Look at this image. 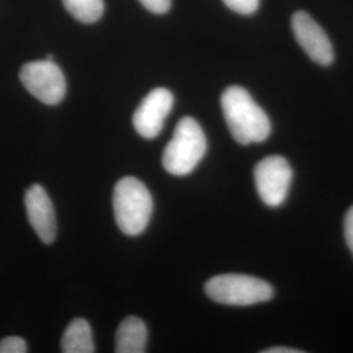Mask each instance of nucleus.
<instances>
[{
    "label": "nucleus",
    "instance_id": "obj_13",
    "mask_svg": "<svg viewBox=\"0 0 353 353\" xmlns=\"http://www.w3.org/2000/svg\"><path fill=\"white\" fill-rule=\"evenodd\" d=\"M228 8L240 14H252L259 7V0H223Z\"/></svg>",
    "mask_w": 353,
    "mask_h": 353
},
{
    "label": "nucleus",
    "instance_id": "obj_11",
    "mask_svg": "<svg viewBox=\"0 0 353 353\" xmlns=\"http://www.w3.org/2000/svg\"><path fill=\"white\" fill-rule=\"evenodd\" d=\"M61 347L64 353L94 352L92 330L88 322L83 318H75L65 328Z\"/></svg>",
    "mask_w": 353,
    "mask_h": 353
},
{
    "label": "nucleus",
    "instance_id": "obj_12",
    "mask_svg": "<svg viewBox=\"0 0 353 353\" xmlns=\"http://www.w3.org/2000/svg\"><path fill=\"white\" fill-rule=\"evenodd\" d=\"M64 7L76 20L92 24L101 19L103 0H63Z\"/></svg>",
    "mask_w": 353,
    "mask_h": 353
},
{
    "label": "nucleus",
    "instance_id": "obj_6",
    "mask_svg": "<svg viewBox=\"0 0 353 353\" xmlns=\"http://www.w3.org/2000/svg\"><path fill=\"white\" fill-rule=\"evenodd\" d=\"M254 178L256 191L268 207H279L285 202L293 172L290 163L281 156H268L255 165Z\"/></svg>",
    "mask_w": 353,
    "mask_h": 353
},
{
    "label": "nucleus",
    "instance_id": "obj_3",
    "mask_svg": "<svg viewBox=\"0 0 353 353\" xmlns=\"http://www.w3.org/2000/svg\"><path fill=\"white\" fill-rule=\"evenodd\" d=\"M207 152V139L201 125L191 117L182 118L173 138L165 147L163 165L173 176L190 174L202 161Z\"/></svg>",
    "mask_w": 353,
    "mask_h": 353
},
{
    "label": "nucleus",
    "instance_id": "obj_17",
    "mask_svg": "<svg viewBox=\"0 0 353 353\" xmlns=\"http://www.w3.org/2000/svg\"><path fill=\"white\" fill-rule=\"evenodd\" d=\"M263 353H303V351L300 350H294V348H290V347H272V348H267Z\"/></svg>",
    "mask_w": 353,
    "mask_h": 353
},
{
    "label": "nucleus",
    "instance_id": "obj_5",
    "mask_svg": "<svg viewBox=\"0 0 353 353\" xmlns=\"http://www.w3.org/2000/svg\"><path fill=\"white\" fill-rule=\"evenodd\" d=\"M20 80L24 88L46 105H58L65 96V79L54 61H34L24 64L20 70Z\"/></svg>",
    "mask_w": 353,
    "mask_h": 353
},
{
    "label": "nucleus",
    "instance_id": "obj_1",
    "mask_svg": "<svg viewBox=\"0 0 353 353\" xmlns=\"http://www.w3.org/2000/svg\"><path fill=\"white\" fill-rule=\"evenodd\" d=\"M221 108L232 137L242 145L262 143L270 137V118L246 89L239 85L225 89Z\"/></svg>",
    "mask_w": 353,
    "mask_h": 353
},
{
    "label": "nucleus",
    "instance_id": "obj_16",
    "mask_svg": "<svg viewBox=\"0 0 353 353\" xmlns=\"http://www.w3.org/2000/svg\"><path fill=\"white\" fill-rule=\"evenodd\" d=\"M344 237L350 250L353 254V205L344 217Z\"/></svg>",
    "mask_w": 353,
    "mask_h": 353
},
{
    "label": "nucleus",
    "instance_id": "obj_15",
    "mask_svg": "<svg viewBox=\"0 0 353 353\" xmlns=\"http://www.w3.org/2000/svg\"><path fill=\"white\" fill-rule=\"evenodd\" d=\"M140 3L153 13L163 14L170 10L172 0H139Z\"/></svg>",
    "mask_w": 353,
    "mask_h": 353
},
{
    "label": "nucleus",
    "instance_id": "obj_8",
    "mask_svg": "<svg viewBox=\"0 0 353 353\" xmlns=\"http://www.w3.org/2000/svg\"><path fill=\"white\" fill-rule=\"evenodd\" d=\"M292 30L299 45L307 57L321 65L334 62V49L325 30L305 11H297L292 16Z\"/></svg>",
    "mask_w": 353,
    "mask_h": 353
},
{
    "label": "nucleus",
    "instance_id": "obj_9",
    "mask_svg": "<svg viewBox=\"0 0 353 353\" xmlns=\"http://www.w3.org/2000/svg\"><path fill=\"white\" fill-rule=\"evenodd\" d=\"M26 208L28 220L39 240L52 243L57 237L55 211L50 196L41 185L36 183L26 190Z\"/></svg>",
    "mask_w": 353,
    "mask_h": 353
},
{
    "label": "nucleus",
    "instance_id": "obj_7",
    "mask_svg": "<svg viewBox=\"0 0 353 353\" xmlns=\"http://www.w3.org/2000/svg\"><path fill=\"white\" fill-rule=\"evenodd\" d=\"M173 93L166 88L151 90L134 113L132 123L140 137L154 139L164 128L165 119L173 109Z\"/></svg>",
    "mask_w": 353,
    "mask_h": 353
},
{
    "label": "nucleus",
    "instance_id": "obj_14",
    "mask_svg": "<svg viewBox=\"0 0 353 353\" xmlns=\"http://www.w3.org/2000/svg\"><path fill=\"white\" fill-rule=\"evenodd\" d=\"M28 352L26 341L20 336H7L0 341V353Z\"/></svg>",
    "mask_w": 353,
    "mask_h": 353
},
{
    "label": "nucleus",
    "instance_id": "obj_2",
    "mask_svg": "<svg viewBox=\"0 0 353 353\" xmlns=\"http://www.w3.org/2000/svg\"><path fill=\"white\" fill-rule=\"evenodd\" d=\"M113 207L118 228L127 236H138L151 220V192L138 178L125 176L114 188Z\"/></svg>",
    "mask_w": 353,
    "mask_h": 353
},
{
    "label": "nucleus",
    "instance_id": "obj_4",
    "mask_svg": "<svg viewBox=\"0 0 353 353\" xmlns=\"http://www.w3.org/2000/svg\"><path fill=\"white\" fill-rule=\"evenodd\" d=\"M204 290L212 301L229 306H250L274 297L270 283L241 274L217 275L205 283Z\"/></svg>",
    "mask_w": 353,
    "mask_h": 353
},
{
    "label": "nucleus",
    "instance_id": "obj_10",
    "mask_svg": "<svg viewBox=\"0 0 353 353\" xmlns=\"http://www.w3.org/2000/svg\"><path fill=\"white\" fill-rule=\"evenodd\" d=\"M148 339L145 323L138 316H127L119 325L115 335V352L143 353Z\"/></svg>",
    "mask_w": 353,
    "mask_h": 353
}]
</instances>
